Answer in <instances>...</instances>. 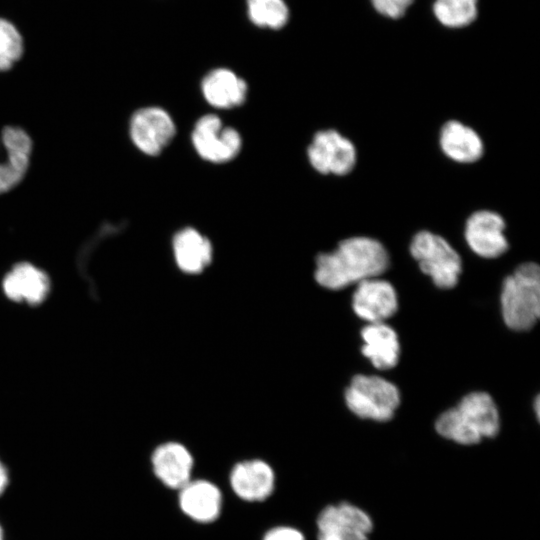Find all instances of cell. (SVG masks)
<instances>
[{
  "label": "cell",
  "mask_w": 540,
  "mask_h": 540,
  "mask_svg": "<svg viewBox=\"0 0 540 540\" xmlns=\"http://www.w3.org/2000/svg\"><path fill=\"white\" fill-rule=\"evenodd\" d=\"M388 263L387 251L379 241L352 237L332 252L318 255L315 279L327 289L338 290L382 274Z\"/></svg>",
  "instance_id": "obj_1"
},
{
  "label": "cell",
  "mask_w": 540,
  "mask_h": 540,
  "mask_svg": "<svg viewBox=\"0 0 540 540\" xmlns=\"http://www.w3.org/2000/svg\"><path fill=\"white\" fill-rule=\"evenodd\" d=\"M437 432L459 444L472 445L499 431V415L492 398L484 392L466 395L436 421Z\"/></svg>",
  "instance_id": "obj_2"
},
{
  "label": "cell",
  "mask_w": 540,
  "mask_h": 540,
  "mask_svg": "<svg viewBox=\"0 0 540 540\" xmlns=\"http://www.w3.org/2000/svg\"><path fill=\"white\" fill-rule=\"evenodd\" d=\"M501 305L509 328L522 331L534 326L540 315V268L536 263L521 264L506 277Z\"/></svg>",
  "instance_id": "obj_3"
},
{
  "label": "cell",
  "mask_w": 540,
  "mask_h": 540,
  "mask_svg": "<svg viewBox=\"0 0 540 540\" xmlns=\"http://www.w3.org/2000/svg\"><path fill=\"white\" fill-rule=\"evenodd\" d=\"M348 408L360 418L390 420L400 402L397 387L378 376L356 375L345 391Z\"/></svg>",
  "instance_id": "obj_4"
},
{
  "label": "cell",
  "mask_w": 540,
  "mask_h": 540,
  "mask_svg": "<svg viewBox=\"0 0 540 540\" xmlns=\"http://www.w3.org/2000/svg\"><path fill=\"white\" fill-rule=\"evenodd\" d=\"M410 252L436 286L449 289L457 284L461 259L444 238L429 231L418 232L413 237Z\"/></svg>",
  "instance_id": "obj_5"
},
{
  "label": "cell",
  "mask_w": 540,
  "mask_h": 540,
  "mask_svg": "<svg viewBox=\"0 0 540 540\" xmlns=\"http://www.w3.org/2000/svg\"><path fill=\"white\" fill-rule=\"evenodd\" d=\"M191 141L197 154L212 163H226L234 159L242 147L239 132L224 126L215 114L200 117L192 130Z\"/></svg>",
  "instance_id": "obj_6"
},
{
  "label": "cell",
  "mask_w": 540,
  "mask_h": 540,
  "mask_svg": "<svg viewBox=\"0 0 540 540\" xmlns=\"http://www.w3.org/2000/svg\"><path fill=\"white\" fill-rule=\"evenodd\" d=\"M317 540H369L370 516L347 502L324 507L316 519Z\"/></svg>",
  "instance_id": "obj_7"
},
{
  "label": "cell",
  "mask_w": 540,
  "mask_h": 540,
  "mask_svg": "<svg viewBox=\"0 0 540 540\" xmlns=\"http://www.w3.org/2000/svg\"><path fill=\"white\" fill-rule=\"evenodd\" d=\"M175 123L163 108H140L131 117L129 134L133 144L144 154L156 156L172 141Z\"/></svg>",
  "instance_id": "obj_8"
},
{
  "label": "cell",
  "mask_w": 540,
  "mask_h": 540,
  "mask_svg": "<svg viewBox=\"0 0 540 540\" xmlns=\"http://www.w3.org/2000/svg\"><path fill=\"white\" fill-rule=\"evenodd\" d=\"M307 153L312 167L322 174L345 175L356 163L353 143L332 129L317 132Z\"/></svg>",
  "instance_id": "obj_9"
},
{
  "label": "cell",
  "mask_w": 540,
  "mask_h": 540,
  "mask_svg": "<svg viewBox=\"0 0 540 540\" xmlns=\"http://www.w3.org/2000/svg\"><path fill=\"white\" fill-rule=\"evenodd\" d=\"M276 472L265 460L255 458L237 462L229 472L233 493L247 503L267 501L275 492Z\"/></svg>",
  "instance_id": "obj_10"
},
{
  "label": "cell",
  "mask_w": 540,
  "mask_h": 540,
  "mask_svg": "<svg viewBox=\"0 0 540 540\" xmlns=\"http://www.w3.org/2000/svg\"><path fill=\"white\" fill-rule=\"evenodd\" d=\"M32 140L20 127L7 126L0 134V194L14 188L25 176Z\"/></svg>",
  "instance_id": "obj_11"
},
{
  "label": "cell",
  "mask_w": 540,
  "mask_h": 540,
  "mask_svg": "<svg viewBox=\"0 0 540 540\" xmlns=\"http://www.w3.org/2000/svg\"><path fill=\"white\" fill-rule=\"evenodd\" d=\"M178 506L195 523L209 525L220 517L223 494L220 487L205 478L191 479L178 490Z\"/></svg>",
  "instance_id": "obj_12"
},
{
  "label": "cell",
  "mask_w": 540,
  "mask_h": 540,
  "mask_svg": "<svg viewBox=\"0 0 540 540\" xmlns=\"http://www.w3.org/2000/svg\"><path fill=\"white\" fill-rule=\"evenodd\" d=\"M151 465L155 477L165 487L178 491L192 479L195 461L185 445L168 441L154 449Z\"/></svg>",
  "instance_id": "obj_13"
},
{
  "label": "cell",
  "mask_w": 540,
  "mask_h": 540,
  "mask_svg": "<svg viewBox=\"0 0 540 540\" xmlns=\"http://www.w3.org/2000/svg\"><path fill=\"white\" fill-rule=\"evenodd\" d=\"M504 228V220L499 214L488 210L477 211L466 222L465 238L476 254L495 258L508 249Z\"/></svg>",
  "instance_id": "obj_14"
},
{
  "label": "cell",
  "mask_w": 540,
  "mask_h": 540,
  "mask_svg": "<svg viewBox=\"0 0 540 540\" xmlns=\"http://www.w3.org/2000/svg\"><path fill=\"white\" fill-rule=\"evenodd\" d=\"M2 289L8 299L35 306L47 298L51 281L44 270L29 262H19L4 276Z\"/></svg>",
  "instance_id": "obj_15"
},
{
  "label": "cell",
  "mask_w": 540,
  "mask_h": 540,
  "mask_svg": "<svg viewBox=\"0 0 540 540\" xmlns=\"http://www.w3.org/2000/svg\"><path fill=\"white\" fill-rule=\"evenodd\" d=\"M352 307L360 318L370 323H381L397 310L396 292L387 281L363 280L353 294Z\"/></svg>",
  "instance_id": "obj_16"
},
{
  "label": "cell",
  "mask_w": 540,
  "mask_h": 540,
  "mask_svg": "<svg viewBox=\"0 0 540 540\" xmlns=\"http://www.w3.org/2000/svg\"><path fill=\"white\" fill-rule=\"evenodd\" d=\"M201 91L211 106L218 109H230L244 103L247 84L233 71L217 68L204 76Z\"/></svg>",
  "instance_id": "obj_17"
},
{
  "label": "cell",
  "mask_w": 540,
  "mask_h": 540,
  "mask_svg": "<svg viewBox=\"0 0 540 540\" xmlns=\"http://www.w3.org/2000/svg\"><path fill=\"white\" fill-rule=\"evenodd\" d=\"M172 248L178 268L188 274L202 272L212 261L210 240L192 227H185L174 235Z\"/></svg>",
  "instance_id": "obj_18"
},
{
  "label": "cell",
  "mask_w": 540,
  "mask_h": 540,
  "mask_svg": "<svg viewBox=\"0 0 540 540\" xmlns=\"http://www.w3.org/2000/svg\"><path fill=\"white\" fill-rule=\"evenodd\" d=\"M361 336L365 342L362 353L374 367L386 370L394 367L399 357V342L396 332L381 323H371L364 327Z\"/></svg>",
  "instance_id": "obj_19"
},
{
  "label": "cell",
  "mask_w": 540,
  "mask_h": 540,
  "mask_svg": "<svg viewBox=\"0 0 540 540\" xmlns=\"http://www.w3.org/2000/svg\"><path fill=\"white\" fill-rule=\"evenodd\" d=\"M440 146L451 159L460 163H472L483 154V143L470 127L458 121L445 123L440 132Z\"/></svg>",
  "instance_id": "obj_20"
},
{
  "label": "cell",
  "mask_w": 540,
  "mask_h": 540,
  "mask_svg": "<svg viewBox=\"0 0 540 540\" xmlns=\"http://www.w3.org/2000/svg\"><path fill=\"white\" fill-rule=\"evenodd\" d=\"M250 21L258 27L280 29L289 19L284 0H246Z\"/></svg>",
  "instance_id": "obj_21"
},
{
  "label": "cell",
  "mask_w": 540,
  "mask_h": 540,
  "mask_svg": "<svg viewBox=\"0 0 540 540\" xmlns=\"http://www.w3.org/2000/svg\"><path fill=\"white\" fill-rule=\"evenodd\" d=\"M433 12L447 27H464L477 17V0H435Z\"/></svg>",
  "instance_id": "obj_22"
},
{
  "label": "cell",
  "mask_w": 540,
  "mask_h": 540,
  "mask_svg": "<svg viewBox=\"0 0 540 540\" xmlns=\"http://www.w3.org/2000/svg\"><path fill=\"white\" fill-rule=\"evenodd\" d=\"M23 54V40L16 27L0 18V71L8 70Z\"/></svg>",
  "instance_id": "obj_23"
},
{
  "label": "cell",
  "mask_w": 540,
  "mask_h": 540,
  "mask_svg": "<svg viewBox=\"0 0 540 540\" xmlns=\"http://www.w3.org/2000/svg\"><path fill=\"white\" fill-rule=\"evenodd\" d=\"M413 0H372L375 10L393 19L402 17Z\"/></svg>",
  "instance_id": "obj_24"
},
{
  "label": "cell",
  "mask_w": 540,
  "mask_h": 540,
  "mask_svg": "<svg viewBox=\"0 0 540 540\" xmlns=\"http://www.w3.org/2000/svg\"><path fill=\"white\" fill-rule=\"evenodd\" d=\"M262 540H306L302 531L292 525H275L269 528Z\"/></svg>",
  "instance_id": "obj_25"
},
{
  "label": "cell",
  "mask_w": 540,
  "mask_h": 540,
  "mask_svg": "<svg viewBox=\"0 0 540 540\" xmlns=\"http://www.w3.org/2000/svg\"><path fill=\"white\" fill-rule=\"evenodd\" d=\"M8 473H7V470L5 468V466L3 465V463L0 461V495L3 494V492L5 491L7 485H8Z\"/></svg>",
  "instance_id": "obj_26"
},
{
  "label": "cell",
  "mask_w": 540,
  "mask_h": 540,
  "mask_svg": "<svg viewBox=\"0 0 540 540\" xmlns=\"http://www.w3.org/2000/svg\"><path fill=\"white\" fill-rule=\"evenodd\" d=\"M539 406H540V401H539V396H537V398L535 400V412H536V415H537L538 419H539V413H540Z\"/></svg>",
  "instance_id": "obj_27"
},
{
  "label": "cell",
  "mask_w": 540,
  "mask_h": 540,
  "mask_svg": "<svg viewBox=\"0 0 540 540\" xmlns=\"http://www.w3.org/2000/svg\"><path fill=\"white\" fill-rule=\"evenodd\" d=\"M0 540H4L3 529L1 526H0Z\"/></svg>",
  "instance_id": "obj_28"
}]
</instances>
